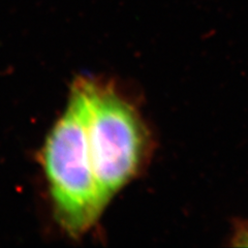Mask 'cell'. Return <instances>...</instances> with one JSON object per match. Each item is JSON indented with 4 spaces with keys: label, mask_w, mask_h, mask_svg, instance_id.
I'll return each mask as SVG.
<instances>
[{
    "label": "cell",
    "mask_w": 248,
    "mask_h": 248,
    "mask_svg": "<svg viewBox=\"0 0 248 248\" xmlns=\"http://www.w3.org/2000/svg\"><path fill=\"white\" fill-rule=\"evenodd\" d=\"M54 212L69 236L88 232L106 208L93 169L81 89L76 82L65 112L42 152Z\"/></svg>",
    "instance_id": "6da1fadb"
},
{
    "label": "cell",
    "mask_w": 248,
    "mask_h": 248,
    "mask_svg": "<svg viewBox=\"0 0 248 248\" xmlns=\"http://www.w3.org/2000/svg\"><path fill=\"white\" fill-rule=\"evenodd\" d=\"M76 83L83 95L93 169L108 205L139 173L148 149V133L135 107L111 85L90 78Z\"/></svg>",
    "instance_id": "7a4b0ae2"
},
{
    "label": "cell",
    "mask_w": 248,
    "mask_h": 248,
    "mask_svg": "<svg viewBox=\"0 0 248 248\" xmlns=\"http://www.w3.org/2000/svg\"><path fill=\"white\" fill-rule=\"evenodd\" d=\"M234 241L238 246H248V224H245L236 232Z\"/></svg>",
    "instance_id": "3957f363"
}]
</instances>
